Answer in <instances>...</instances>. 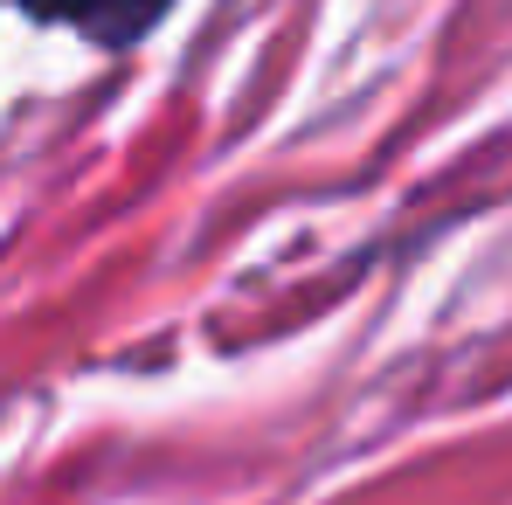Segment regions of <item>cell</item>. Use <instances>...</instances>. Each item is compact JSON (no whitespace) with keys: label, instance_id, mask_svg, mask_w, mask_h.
<instances>
[{"label":"cell","instance_id":"6da1fadb","mask_svg":"<svg viewBox=\"0 0 512 505\" xmlns=\"http://www.w3.org/2000/svg\"><path fill=\"white\" fill-rule=\"evenodd\" d=\"M42 28H70L90 49H132L173 14V0H14Z\"/></svg>","mask_w":512,"mask_h":505}]
</instances>
